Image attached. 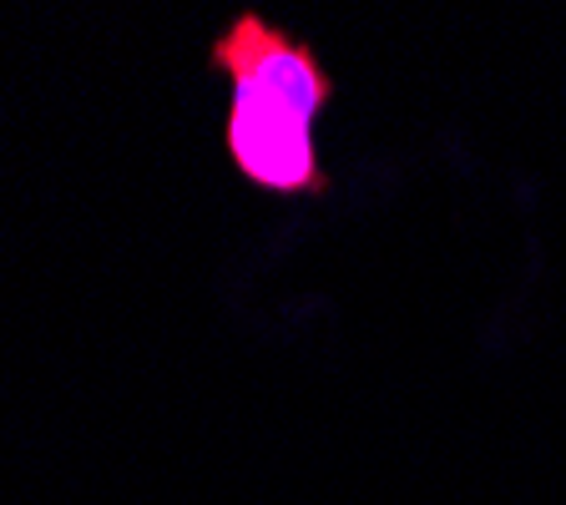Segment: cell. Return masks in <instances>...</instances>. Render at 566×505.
I'll use <instances>...</instances> for the list:
<instances>
[{
	"label": "cell",
	"mask_w": 566,
	"mask_h": 505,
	"mask_svg": "<svg viewBox=\"0 0 566 505\" xmlns=\"http://www.w3.org/2000/svg\"><path fill=\"white\" fill-rule=\"evenodd\" d=\"M212 66L233 82L223 141L233 167L263 192H324L329 172L314 152V122L334 96V76L314 46L259 11H238L212 41Z\"/></svg>",
	"instance_id": "cell-1"
}]
</instances>
